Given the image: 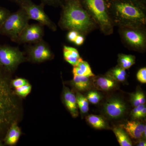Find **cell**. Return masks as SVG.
<instances>
[{
	"instance_id": "9",
	"label": "cell",
	"mask_w": 146,
	"mask_h": 146,
	"mask_svg": "<svg viewBox=\"0 0 146 146\" xmlns=\"http://www.w3.org/2000/svg\"><path fill=\"white\" fill-rule=\"evenodd\" d=\"M25 50L27 61L33 63H43L54 57L49 45L43 39L27 46Z\"/></svg>"
},
{
	"instance_id": "14",
	"label": "cell",
	"mask_w": 146,
	"mask_h": 146,
	"mask_svg": "<svg viewBox=\"0 0 146 146\" xmlns=\"http://www.w3.org/2000/svg\"><path fill=\"white\" fill-rule=\"evenodd\" d=\"M21 129L17 122L13 123L7 131L3 140L4 145L14 146L17 144L21 136Z\"/></svg>"
},
{
	"instance_id": "1",
	"label": "cell",
	"mask_w": 146,
	"mask_h": 146,
	"mask_svg": "<svg viewBox=\"0 0 146 146\" xmlns=\"http://www.w3.org/2000/svg\"><path fill=\"white\" fill-rule=\"evenodd\" d=\"M12 73L0 66V146H3L7 131L17 122L21 106L11 86Z\"/></svg>"
},
{
	"instance_id": "6",
	"label": "cell",
	"mask_w": 146,
	"mask_h": 146,
	"mask_svg": "<svg viewBox=\"0 0 146 146\" xmlns=\"http://www.w3.org/2000/svg\"><path fill=\"white\" fill-rule=\"evenodd\" d=\"M30 20L25 11L20 8L9 15L0 28V35L9 37L12 41L28 25Z\"/></svg>"
},
{
	"instance_id": "5",
	"label": "cell",
	"mask_w": 146,
	"mask_h": 146,
	"mask_svg": "<svg viewBox=\"0 0 146 146\" xmlns=\"http://www.w3.org/2000/svg\"><path fill=\"white\" fill-rule=\"evenodd\" d=\"M25 11L30 20L37 21L38 23L47 27L52 31H56L57 26L50 19L44 11L45 5L42 3L36 5L32 0H10Z\"/></svg>"
},
{
	"instance_id": "34",
	"label": "cell",
	"mask_w": 146,
	"mask_h": 146,
	"mask_svg": "<svg viewBox=\"0 0 146 146\" xmlns=\"http://www.w3.org/2000/svg\"><path fill=\"white\" fill-rule=\"evenodd\" d=\"M136 145L138 146H146V142L144 140L140 139H138V141H137L136 143Z\"/></svg>"
},
{
	"instance_id": "29",
	"label": "cell",
	"mask_w": 146,
	"mask_h": 146,
	"mask_svg": "<svg viewBox=\"0 0 146 146\" xmlns=\"http://www.w3.org/2000/svg\"><path fill=\"white\" fill-rule=\"evenodd\" d=\"M29 82L26 79L22 78H18L13 80H11V84L12 87L15 88H18L20 86L25 85Z\"/></svg>"
},
{
	"instance_id": "13",
	"label": "cell",
	"mask_w": 146,
	"mask_h": 146,
	"mask_svg": "<svg viewBox=\"0 0 146 146\" xmlns=\"http://www.w3.org/2000/svg\"><path fill=\"white\" fill-rule=\"evenodd\" d=\"M145 125L137 121H127L120 127L125 131L129 136L133 139H140L143 137V132Z\"/></svg>"
},
{
	"instance_id": "23",
	"label": "cell",
	"mask_w": 146,
	"mask_h": 146,
	"mask_svg": "<svg viewBox=\"0 0 146 146\" xmlns=\"http://www.w3.org/2000/svg\"><path fill=\"white\" fill-rule=\"evenodd\" d=\"M76 96L78 107L80 112L83 114L88 112L89 110V101L86 97H84L78 91L76 92Z\"/></svg>"
},
{
	"instance_id": "4",
	"label": "cell",
	"mask_w": 146,
	"mask_h": 146,
	"mask_svg": "<svg viewBox=\"0 0 146 146\" xmlns=\"http://www.w3.org/2000/svg\"><path fill=\"white\" fill-rule=\"evenodd\" d=\"M84 8L103 33L112 34L114 24L110 16L105 0H80Z\"/></svg>"
},
{
	"instance_id": "15",
	"label": "cell",
	"mask_w": 146,
	"mask_h": 146,
	"mask_svg": "<svg viewBox=\"0 0 146 146\" xmlns=\"http://www.w3.org/2000/svg\"><path fill=\"white\" fill-rule=\"evenodd\" d=\"M117 82L109 76L106 75L95 78L94 79V84L98 90L108 91L116 87Z\"/></svg>"
},
{
	"instance_id": "28",
	"label": "cell",
	"mask_w": 146,
	"mask_h": 146,
	"mask_svg": "<svg viewBox=\"0 0 146 146\" xmlns=\"http://www.w3.org/2000/svg\"><path fill=\"white\" fill-rule=\"evenodd\" d=\"M10 13V11L7 9L0 7V28Z\"/></svg>"
},
{
	"instance_id": "12",
	"label": "cell",
	"mask_w": 146,
	"mask_h": 146,
	"mask_svg": "<svg viewBox=\"0 0 146 146\" xmlns=\"http://www.w3.org/2000/svg\"><path fill=\"white\" fill-rule=\"evenodd\" d=\"M63 86L62 94L63 104L73 117H76L79 113L76 95L69 88Z\"/></svg>"
},
{
	"instance_id": "35",
	"label": "cell",
	"mask_w": 146,
	"mask_h": 146,
	"mask_svg": "<svg viewBox=\"0 0 146 146\" xmlns=\"http://www.w3.org/2000/svg\"><path fill=\"white\" fill-rule=\"evenodd\" d=\"M105 1L106 2H107L110 1H115V0H105Z\"/></svg>"
},
{
	"instance_id": "7",
	"label": "cell",
	"mask_w": 146,
	"mask_h": 146,
	"mask_svg": "<svg viewBox=\"0 0 146 146\" xmlns=\"http://www.w3.org/2000/svg\"><path fill=\"white\" fill-rule=\"evenodd\" d=\"M119 28L120 36L126 46L137 51H145L146 47L145 27H121Z\"/></svg>"
},
{
	"instance_id": "33",
	"label": "cell",
	"mask_w": 146,
	"mask_h": 146,
	"mask_svg": "<svg viewBox=\"0 0 146 146\" xmlns=\"http://www.w3.org/2000/svg\"><path fill=\"white\" fill-rule=\"evenodd\" d=\"M84 41V38L83 35L81 34H79L77 36L74 43L76 46H80L83 44Z\"/></svg>"
},
{
	"instance_id": "25",
	"label": "cell",
	"mask_w": 146,
	"mask_h": 146,
	"mask_svg": "<svg viewBox=\"0 0 146 146\" xmlns=\"http://www.w3.org/2000/svg\"><path fill=\"white\" fill-rule=\"evenodd\" d=\"M32 90V86L29 82L23 86L15 88L14 93L18 97L25 98L30 94Z\"/></svg>"
},
{
	"instance_id": "26",
	"label": "cell",
	"mask_w": 146,
	"mask_h": 146,
	"mask_svg": "<svg viewBox=\"0 0 146 146\" xmlns=\"http://www.w3.org/2000/svg\"><path fill=\"white\" fill-rule=\"evenodd\" d=\"M131 115L134 119L145 118L146 115V108L145 104H141L134 107L131 113Z\"/></svg>"
},
{
	"instance_id": "18",
	"label": "cell",
	"mask_w": 146,
	"mask_h": 146,
	"mask_svg": "<svg viewBox=\"0 0 146 146\" xmlns=\"http://www.w3.org/2000/svg\"><path fill=\"white\" fill-rule=\"evenodd\" d=\"M72 72L73 75H77L88 77H94L95 75L92 72L90 65L88 62L83 60L73 67Z\"/></svg>"
},
{
	"instance_id": "11",
	"label": "cell",
	"mask_w": 146,
	"mask_h": 146,
	"mask_svg": "<svg viewBox=\"0 0 146 146\" xmlns=\"http://www.w3.org/2000/svg\"><path fill=\"white\" fill-rule=\"evenodd\" d=\"M127 106L122 100L118 98L110 99L104 105L103 111L108 117L112 119H117L125 114Z\"/></svg>"
},
{
	"instance_id": "31",
	"label": "cell",
	"mask_w": 146,
	"mask_h": 146,
	"mask_svg": "<svg viewBox=\"0 0 146 146\" xmlns=\"http://www.w3.org/2000/svg\"><path fill=\"white\" fill-rule=\"evenodd\" d=\"M138 81L142 83H146V68H141L138 71L136 75Z\"/></svg>"
},
{
	"instance_id": "19",
	"label": "cell",
	"mask_w": 146,
	"mask_h": 146,
	"mask_svg": "<svg viewBox=\"0 0 146 146\" xmlns=\"http://www.w3.org/2000/svg\"><path fill=\"white\" fill-rule=\"evenodd\" d=\"M113 131L115 133V136L120 146H132V142L131 141L129 135L122 128L114 127Z\"/></svg>"
},
{
	"instance_id": "17",
	"label": "cell",
	"mask_w": 146,
	"mask_h": 146,
	"mask_svg": "<svg viewBox=\"0 0 146 146\" xmlns=\"http://www.w3.org/2000/svg\"><path fill=\"white\" fill-rule=\"evenodd\" d=\"M72 84L76 89L80 91L89 90L91 86L90 77L77 75H74Z\"/></svg>"
},
{
	"instance_id": "22",
	"label": "cell",
	"mask_w": 146,
	"mask_h": 146,
	"mask_svg": "<svg viewBox=\"0 0 146 146\" xmlns=\"http://www.w3.org/2000/svg\"><path fill=\"white\" fill-rule=\"evenodd\" d=\"M135 56L132 55L119 54L118 55V65L125 70L129 69L135 63Z\"/></svg>"
},
{
	"instance_id": "24",
	"label": "cell",
	"mask_w": 146,
	"mask_h": 146,
	"mask_svg": "<svg viewBox=\"0 0 146 146\" xmlns=\"http://www.w3.org/2000/svg\"><path fill=\"white\" fill-rule=\"evenodd\" d=\"M131 102L134 107L145 104L146 102L145 94L140 90H137L135 93L131 94Z\"/></svg>"
},
{
	"instance_id": "32",
	"label": "cell",
	"mask_w": 146,
	"mask_h": 146,
	"mask_svg": "<svg viewBox=\"0 0 146 146\" xmlns=\"http://www.w3.org/2000/svg\"><path fill=\"white\" fill-rule=\"evenodd\" d=\"M80 33L76 31H70L67 34V39L69 42L74 43L77 36Z\"/></svg>"
},
{
	"instance_id": "27",
	"label": "cell",
	"mask_w": 146,
	"mask_h": 146,
	"mask_svg": "<svg viewBox=\"0 0 146 146\" xmlns=\"http://www.w3.org/2000/svg\"><path fill=\"white\" fill-rule=\"evenodd\" d=\"M86 98L91 103L96 104L98 103L101 100V96L96 91H91L87 94Z\"/></svg>"
},
{
	"instance_id": "2",
	"label": "cell",
	"mask_w": 146,
	"mask_h": 146,
	"mask_svg": "<svg viewBox=\"0 0 146 146\" xmlns=\"http://www.w3.org/2000/svg\"><path fill=\"white\" fill-rule=\"evenodd\" d=\"M106 3L114 26L145 27V3L141 0H115Z\"/></svg>"
},
{
	"instance_id": "8",
	"label": "cell",
	"mask_w": 146,
	"mask_h": 146,
	"mask_svg": "<svg viewBox=\"0 0 146 146\" xmlns=\"http://www.w3.org/2000/svg\"><path fill=\"white\" fill-rule=\"evenodd\" d=\"M27 61L26 56L18 47L0 45V66L13 73L21 63Z\"/></svg>"
},
{
	"instance_id": "30",
	"label": "cell",
	"mask_w": 146,
	"mask_h": 146,
	"mask_svg": "<svg viewBox=\"0 0 146 146\" xmlns=\"http://www.w3.org/2000/svg\"><path fill=\"white\" fill-rule=\"evenodd\" d=\"M65 0H41V3L53 7L60 6Z\"/></svg>"
},
{
	"instance_id": "21",
	"label": "cell",
	"mask_w": 146,
	"mask_h": 146,
	"mask_svg": "<svg viewBox=\"0 0 146 146\" xmlns=\"http://www.w3.org/2000/svg\"><path fill=\"white\" fill-rule=\"evenodd\" d=\"M86 119L89 124L96 129H103L107 127V124L104 119L98 115H88L86 117Z\"/></svg>"
},
{
	"instance_id": "16",
	"label": "cell",
	"mask_w": 146,
	"mask_h": 146,
	"mask_svg": "<svg viewBox=\"0 0 146 146\" xmlns=\"http://www.w3.org/2000/svg\"><path fill=\"white\" fill-rule=\"evenodd\" d=\"M63 51L64 59L68 63L72 65L73 67L83 60L80 57L78 50L76 48L64 46Z\"/></svg>"
},
{
	"instance_id": "10",
	"label": "cell",
	"mask_w": 146,
	"mask_h": 146,
	"mask_svg": "<svg viewBox=\"0 0 146 146\" xmlns=\"http://www.w3.org/2000/svg\"><path fill=\"white\" fill-rule=\"evenodd\" d=\"M44 26L39 23L28 24L12 42L20 44H33L43 39Z\"/></svg>"
},
{
	"instance_id": "20",
	"label": "cell",
	"mask_w": 146,
	"mask_h": 146,
	"mask_svg": "<svg viewBox=\"0 0 146 146\" xmlns=\"http://www.w3.org/2000/svg\"><path fill=\"white\" fill-rule=\"evenodd\" d=\"M125 70L118 65L110 70L106 75L109 76L116 81L123 82L125 81L126 79L127 74Z\"/></svg>"
},
{
	"instance_id": "3",
	"label": "cell",
	"mask_w": 146,
	"mask_h": 146,
	"mask_svg": "<svg viewBox=\"0 0 146 146\" xmlns=\"http://www.w3.org/2000/svg\"><path fill=\"white\" fill-rule=\"evenodd\" d=\"M60 7L58 25L62 30L76 31L85 35L98 27L80 0H65Z\"/></svg>"
}]
</instances>
